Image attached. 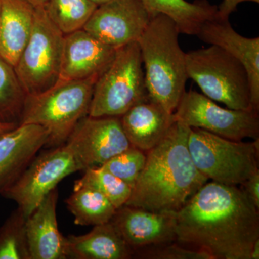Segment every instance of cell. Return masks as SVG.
<instances>
[{
  "label": "cell",
  "mask_w": 259,
  "mask_h": 259,
  "mask_svg": "<svg viewBox=\"0 0 259 259\" xmlns=\"http://www.w3.org/2000/svg\"><path fill=\"white\" fill-rule=\"evenodd\" d=\"M259 209L238 186L207 182L176 213V241L212 259H250Z\"/></svg>",
  "instance_id": "6da1fadb"
},
{
  "label": "cell",
  "mask_w": 259,
  "mask_h": 259,
  "mask_svg": "<svg viewBox=\"0 0 259 259\" xmlns=\"http://www.w3.org/2000/svg\"><path fill=\"white\" fill-rule=\"evenodd\" d=\"M190 127L175 121L166 137L146 152V165L125 205L176 213L208 179L194 164L188 147Z\"/></svg>",
  "instance_id": "7a4b0ae2"
},
{
  "label": "cell",
  "mask_w": 259,
  "mask_h": 259,
  "mask_svg": "<svg viewBox=\"0 0 259 259\" xmlns=\"http://www.w3.org/2000/svg\"><path fill=\"white\" fill-rule=\"evenodd\" d=\"M180 34L172 19L159 14L151 18L138 40L148 96L170 113L176 110L189 79Z\"/></svg>",
  "instance_id": "3957f363"
},
{
  "label": "cell",
  "mask_w": 259,
  "mask_h": 259,
  "mask_svg": "<svg viewBox=\"0 0 259 259\" xmlns=\"http://www.w3.org/2000/svg\"><path fill=\"white\" fill-rule=\"evenodd\" d=\"M98 77L59 79L41 93L27 95L19 125L32 124L47 129L49 136L46 148L66 144L78 122L88 115Z\"/></svg>",
  "instance_id": "277c9868"
},
{
  "label": "cell",
  "mask_w": 259,
  "mask_h": 259,
  "mask_svg": "<svg viewBox=\"0 0 259 259\" xmlns=\"http://www.w3.org/2000/svg\"><path fill=\"white\" fill-rule=\"evenodd\" d=\"M149 98L138 42L116 50L113 60L94 87L89 116L120 117Z\"/></svg>",
  "instance_id": "5b68a950"
},
{
  "label": "cell",
  "mask_w": 259,
  "mask_h": 259,
  "mask_svg": "<svg viewBox=\"0 0 259 259\" xmlns=\"http://www.w3.org/2000/svg\"><path fill=\"white\" fill-rule=\"evenodd\" d=\"M186 69L188 78L213 101L233 110H252L248 73L224 49L210 45L186 53Z\"/></svg>",
  "instance_id": "8992f818"
},
{
  "label": "cell",
  "mask_w": 259,
  "mask_h": 259,
  "mask_svg": "<svg viewBox=\"0 0 259 259\" xmlns=\"http://www.w3.org/2000/svg\"><path fill=\"white\" fill-rule=\"evenodd\" d=\"M188 147L197 169L212 182L240 186L259 170V139L233 141L190 128Z\"/></svg>",
  "instance_id": "52a82bcc"
},
{
  "label": "cell",
  "mask_w": 259,
  "mask_h": 259,
  "mask_svg": "<svg viewBox=\"0 0 259 259\" xmlns=\"http://www.w3.org/2000/svg\"><path fill=\"white\" fill-rule=\"evenodd\" d=\"M64 38L42 7L35 8L31 34L14 67L27 95L41 93L59 80Z\"/></svg>",
  "instance_id": "ba28073f"
},
{
  "label": "cell",
  "mask_w": 259,
  "mask_h": 259,
  "mask_svg": "<svg viewBox=\"0 0 259 259\" xmlns=\"http://www.w3.org/2000/svg\"><path fill=\"white\" fill-rule=\"evenodd\" d=\"M173 114L175 121L190 128L204 130L225 139H259L258 112L223 108L193 90L184 93Z\"/></svg>",
  "instance_id": "9c48e42d"
},
{
  "label": "cell",
  "mask_w": 259,
  "mask_h": 259,
  "mask_svg": "<svg viewBox=\"0 0 259 259\" xmlns=\"http://www.w3.org/2000/svg\"><path fill=\"white\" fill-rule=\"evenodd\" d=\"M79 171L66 144L40 150L14 185L2 196L18 204L27 218L61 181Z\"/></svg>",
  "instance_id": "30bf717a"
},
{
  "label": "cell",
  "mask_w": 259,
  "mask_h": 259,
  "mask_svg": "<svg viewBox=\"0 0 259 259\" xmlns=\"http://www.w3.org/2000/svg\"><path fill=\"white\" fill-rule=\"evenodd\" d=\"M65 144L72 153L80 171H83L101 166L131 146L120 117L89 115L78 122Z\"/></svg>",
  "instance_id": "8fae6325"
},
{
  "label": "cell",
  "mask_w": 259,
  "mask_h": 259,
  "mask_svg": "<svg viewBox=\"0 0 259 259\" xmlns=\"http://www.w3.org/2000/svg\"><path fill=\"white\" fill-rule=\"evenodd\" d=\"M151 18L141 0H112L97 6L83 29L117 49L138 42Z\"/></svg>",
  "instance_id": "7c38bea8"
},
{
  "label": "cell",
  "mask_w": 259,
  "mask_h": 259,
  "mask_svg": "<svg viewBox=\"0 0 259 259\" xmlns=\"http://www.w3.org/2000/svg\"><path fill=\"white\" fill-rule=\"evenodd\" d=\"M110 222L134 252L176 241L175 213L152 212L125 204L117 209Z\"/></svg>",
  "instance_id": "4fadbf2b"
},
{
  "label": "cell",
  "mask_w": 259,
  "mask_h": 259,
  "mask_svg": "<svg viewBox=\"0 0 259 259\" xmlns=\"http://www.w3.org/2000/svg\"><path fill=\"white\" fill-rule=\"evenodd\" d=\"M196 36L201 40L217 46L240 61L248 75L250 88V105L259 112V37H246L233 28L229 18L216 15L204 22Z\"/></svg>",
  "instance_id": "5bb4252c"
},
{
  "label": "cell",
  "mask_w": 259,
  "mask_h": 259,
  "mask_svg": "<svg viewBox=\"0 0 259 259\" xmlns=\"http://www.w3.org/2000/svg\"><path fill=\"white\" fill-rule=\"evenodd\" d=\"M116 50L83 29L64 35L59 79L82 80L100 76L113 60Z\"/></svg>",
  "instance_id": "9a60e30c"
},
{
  "label": "cell",
  "mask_w": 259,
  "mask_h": 259,
  "mask_svg": "<svg viewBox=\"0 0 259 259\" xmlns=\"http://www.w3.org/2000/svg\"><path fill=\"white\" fill-rule=\"evenodd\" d=\"M49 136L47 129L32 124L19 125L0 136V195L20 178Z\"/></svg>",
  "instance_id": "2e32d148"
},
{
  "label": "cell",
  "mask_w": 259,
  "mask_h": 259,
  "mask_svg": "<svg viewBox=\"0 0 259 259\" xmlns=\"http://www.w3.org/2000/svg\"><path fill=\"white\" fill-rule=\"evenodd\" d=\"M59 192L54 189L26 218L30 259H66V237L58 226Z\"/></svg>",
  "instance_id": "e0dca14e"
},
{
  "label": "cell",
  "mask_w": 259,
  "mask_h": 259,
  "mask_svg": "<svg viewBox=\"0 0 259 259\" xmlns=\"http://www.w3.org/2000/svg\"><path fill=\"white\" fill-rule=\"evenodd\" d=\"M120 118L131 146L146 153L166 137L175 122L173 113L150 97L131 107Z\"/></svg>",
  "instance_id": "ac0fdd59"
},
{
  "label": "cell",
  "mask_w": 259,
  "mask_h": 259,
  "mask_svg": "<svg viewBox=\"0 0 259 259\" xmlns=\"http://www.w3.org/2000/svg\"><path fill=\"white\" fill-rule=\"evenodd\" d=\"M35 14L26 0H1L0 56L13 67L28 41Z\"/></svg>",
  "instance_id": "d6986e66"
},
{
  "label": "cell",
  "mask_w": 259,
  "mask_h": 259,
  "mask_svg": "<svg viewBox=\"0 0 259 259\" xmlns=\"http://www.w3.org/2000/svg\"><path fill=\"white\" fill-rule=\"evenodd\" d=\"M66 253L73 259H127L134 255L110 221L86 234L66 236Z\"/></svg>",
  "instance_id": "ffe728a7"
},
{
  "label": "cell",
  "mask_w": 259,
  "mask_h": 259,
  "mask_svg": "<svg viewBox=\"0 0 259 259\" xmlns=\"http://www.w3.org/2000/svg\"><path fill=\"white\" fill-rule=\"evenodd\" d=\"M151 18L161 14L166 15L177 24L180 33L197 35L204 22L212 18L218 6L207 0H141Z\"/></svg>",
  "instance_id": "44dd1931"
},
{
  "label": "cell",
  "mask_w": 259,
  "mask_h": 259,
  "mask_svg": "<svg viewBox=\"0 0 259 259\" xmlns=\"http://www.w3.org/2000/svg\"><path fill=\"white\" fill-rule=\"evenodd\" d=\"M78 226H97L110 222L117 208L106 197L88 187L74 188L65 200Z\"/></svg>",
  "instance_id": "7402d4cb"
},
{
  "label": "cell",
  "mask_w": 259,
  "mask_h": 259,
  "mask_svg": "<svg viewBox=\"0 0 259 259\" xmlns=\"http://www.w3.org/2000/svg\"><path fill=\"white\" fill-rule=\"evenodd\" d=\"M97 5L91 0H45L48 18L64 35L83 29Z\"/></svg>",
  "instance_id": "603a6c76"
},
{
  "label": "cell",
  "mask_w": 259,
  "mask_h": 259,
  "mask_svg": "<svg viewBox=\"0 0 259 259\" xmlns=\"http://www.w3.org/2000/svg\"><path fill=\"white\" fill-rule=\"evenodd\" d=\"M26 97L14 67L0 56V122L19 125Z\"/></svg>",
  "instance_id": "cb8c5ba5"
},
{
  "label": "cell",
  "mask_w": 259,
  "mask_h": 259,
  "mask_svg": "<svg viewBox=\"0 0 259 259\" xmlns=\"http://www.w3.org/2000/svg\"><path fill=\"white\" fill-rule=\"evenodd\" d=\"M88 187L103 194L118 209L125 205L132 194V187L102 166L92 167L75 181L74 188Z\"/></svg>",
  "instance_id": "d4e9b609"
},
{
  "label": "cell",
  "mask_w": 259,
  "mask_h": 259,
  "mask_svg": "<svg viewBox=\"0 0 259 259\" xmlns=\"http://www.w3.org/2000/svg\"><path fill=\"white\" fill-rule=\"evenodd\" d=\"M25 223L17 207L0 226V259H30Z\"/></svg>",
  "instance_id": "484cf974"
},
{
  "label": "cell",
  "mask_w": 259,
  "mask_h": 259,
  "mask_svg": "<svg viewBox=\"0 0 259 259\" xmlns=\"http://www.w3.org/2000/svg\"><path fill=\"white\" fill-rule=\"evenodd\" d=\"M146 153L131 146L102 165V168L114 176L134 187L136 181L144 170Z\"/></svg>",
  "instance_id": "4316f807"
},
{
  "label": "cell",
  "mask_w": 259,
  "mask_h": 259,
  "mask_svg": "<svg viewBox=\"0 0 259 259\" xmlns=\"http://www.w3.org/2000/svg\"><path fill=\"white\" fill-rule=\"evenodd\" d=\"M176 242V241H175ZM174 242L148 247L142 253H139L140 258L151 259H212L208 253L202 250L190 248L179 243Z\"/></svg>",
  "instance_id": "83f0119b"
},
{
  "label": "cell",
  "mask_w": 259,
  "mask_h": 259,
  "mask_svg": "<svg viewBox=\"0 0 259 259\" xmlns=\"http://www.w3.org/2000/svg\"><path fill=\"white\" fill-rule=\"evenodd\" d=\"M240 187L251 201L253 205L259 209V170L253 173L240 185Z\"/></svg>",
  "instance_id": "f1b7e54d"
},
{
  "label": "cell",
  "mask_w": 259,
  "mask_h": 259,
  "mask_svg": "<svg viewBox=\"0 0 259 259\" xmlns=\"http://www.w3.org/2000/svg\"><path fill=\"white\" fill-rule=\"evenodd\" d=\"M245 2L259 3V0H223L218 6V16L221 18H229L230 15L236 11L238 5Z\"/></svg>",
  "instance_id": "f546056e"
},
{
  "label": "cell",
  "mask_w": 259,
  "mask_h": 259,
  "mask_svg": "<svg viewBox=\"0 0 259 259\" xmlns=\"http://www.w3.org/2000/svg\"><path fill=\"white\" fill-rule=\"evenodd\" d=\"M18 125V124L13 122H0V136L15 129Z\"/></svg>",
  "instance_id": "4dcf8cb0"
},
{
  "label": "cell",
  "mask_w": 259,
  "mask_h": 259,
  "mask_svg": "<svg viewBox=\"0 0 259 259\" xmlns=\"http://www.w3.org/2000/svg\"><path fill=\"white\" fill-rule=\"evenodd\" d=\"M26 1H28L35 8H41L44 6V3H45V0H26Z\"/></svg>",
  "instance_id": "1f68e13d"
},
{
  "label": "cell",
  "mask_w": 259,
  "mask_h": 259,
  "mask_svg": "<svg viewBox=\"0 0 259 259\" xmlns=\"http://www.w3.org/2000/svg\"><path fill=\"white\" fill-rule=\"evenodd\" d=\"M91 1L96 4L97 6H100V5L105 4V3H109L112 0H91Z\"/></svg>",
  "instance_id": "d6a6232c"
},
{
  "label": "cell",
  "mask_w": 259,
  "mask_h": 259,
  "mask_svg": "<svg viewBox=\"0 0 259 259\" xmlns=\"http://www.w3.org/2000/svg\"><path fill=\"white\" fill-rule=\"evenodd\" d=\"M0 15H1V0H0Z\"/></svg>",
  "instance_id": "836d02e7"
}]
</instances>
